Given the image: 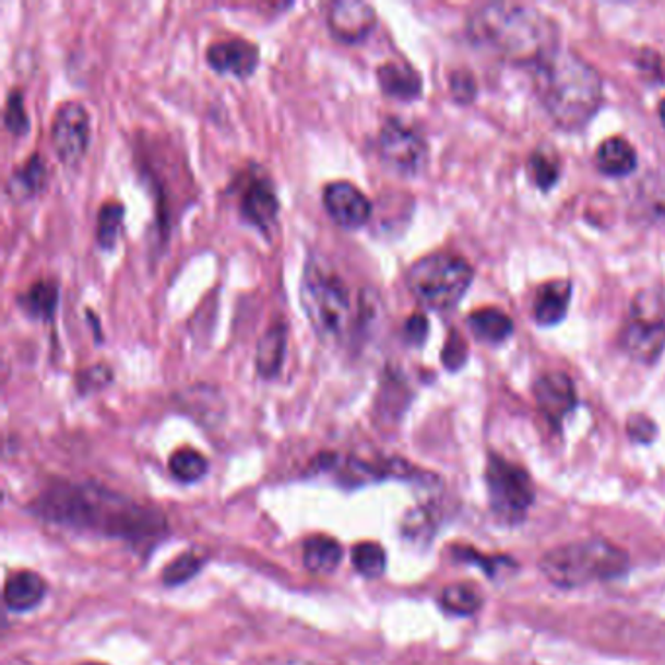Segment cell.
<instances>
[{
  "label": "cell",
  "instance_id": "6da1fadb",
  "mask_svg": "<svg viewBox=\"0 0 665 665\" xmlns=\"http://www.w3.org/2000/svg\"><path fill=\"white\" fill-rule=\"evenodd\" d=\"M36 510L63 525L92 529L129 541L156 538L166 523L158 511L98 484H59L37 500Z\"/></svg>",
  "mask_w": 665,
  "mask_h": 665
},
{
  "label": "cell",
  "instance_id": "7a4b0ae2",
  "mask_svg": "<svg viewBox=\"0 0 665 665\" xmlns=\"http://www.w3.org/2000/svg\"><path fill=\"white\" fill-rule=\"evenodd\" d=\"M471 36L511 63L537 64L558 49L553 20L535 7L518 2L480 7L471 16Z\"/></svg>",
  "mask_w": 665,
  "mask_h": 665
},
{
  "label": "cell",
  "instance_id": "3957f363",
  "mask_svg": "<svg viewBox=\"0 0 665 665\" xmlns=\"http://www.w3.org/2000/svg\"><path fill=\"white\" fill-rule=\"evenodd\" d=\"M535 88L548 116L565 129L585 126L603 102L599 73L585 59L560 47L535 64Z\"/></svg>",
  "mask_w": 665,
  "mask_h": 665
},
{
  "label": "cell",
  "instance_id": "277c9868",
  "mask_svg": "<svg viewBox=\"0 0 665 665\" xmlns=\"http://www.w3.org/2000/svg\"><path fill=\"white\" fill-rule=\"evenodd\" d=\"M538 568L556 587L572 590L625 574L629 570V555L609 541L587 538L550 548L541 558Z\"/></svg>",
  "mask_w": 665,
  "mask_h": 665
},
{
  "label": "cell",
  "instance_id": "5b68a950",
  "mask_svg": "<svg viewBox=\"0 0 665 665\" xmlns=\"http://www.w3.org/2000/svg\"><path fill=\"white\" fill-rule=\"evenodd\" d=\"M299 301L310 329L324 342L337 340L352 322V295L346 283L317 262H307L302 270Z\"/></svg>",
  "mask_w": 665,
  "mask_h": 665
},
{
  "label": "cell",
  "instance_id": "8992f818",
  "mask_svg": "<svg viewBox=\"0 0 665 665\" xmlns=\"http://www.w3.org/2000/svg\"><path fill=\"white\" fill-rule=\"evenodd\" d=\"M474 272L461 256L436 252L424 256L411 265L406 274L408 292L416 301L434 310L455 307L465 297Z\"/></svg>",
  "mask_w": 665,
  "mask_h": 665
},
{
  "label": "cell",
  "instance_id": "52a82bcc",
  "mask_svg": "<svg viewBox=\"0 0 665 665\" xmlns=\"http://www.w3.org/2000/svg\"><path fill=\"white\" fill-rule=\"evenodd\" d=\"M620 346L637 361H656L665 347V295L657 289L637 293L620 330Z\"/></svg>",
  "mask_w": 665,
  "mask_h": 665
},
{
  "label": "cell",
  "instance_id": "ba28073f",
  "mask_svg": "<svg viewBox=\"0 0 665 665\" xmlns=\"http://www.w3.org/2000/svg\"><path fill=\"white\" fill-rule=\"evenodd\" d=\"M486 486L494 513L501 520L520 521L535 500L529 474L498 455L488 459Z\"/></svg>",
  "mask_w": 665,
  "mask_h": 665
},
{
  "label": "cell",
  "instance_id": "9c48e42d",
  "mask_svg": "<svg viewBox=\"0 0 665 665\" xmlns=\"http://www.w3.org/2000/svg\"><path fill=\"white\" fill-rule=\"evenodd\" d=\"M377 153L387 168L402 176L419 174L428 165V143L416 129L387 119L377 138Z\"/></svg>",
  "mask_w": 665,
  "mask_h": 665
},
{
  "label": "cell",
  "instance_id": "30bf717a",
  "mask_svg": "<svg viewBox=\"0 0 665 665\" xmlns=\"http://www.w3.org/2000/svg\"><path fill=\"white\" fill-rule=\"evenodd\" d=\"M51 145L63 165L76 166L83 161L91 145V116L81 102L59 106L51 126Z\"/></svg>",
  "mask_w": 665,
  "mask_h": 665
},
{
  "label": "cell",
  "instance_id": "8fae6325",
  "mask_svg": "<svg viewBox=\"0 0 665 665\" xmlns=\"http://www.w3.org/2000/svg\"><path fill=\"white\" fill-rule=\"evenodd\" d=\"M322 203L330 219L334 221L337 227L346 230L364 227L373 213L369 198L357 188L356 183L346 180L326 183L322 192Z\"/></svg>",
  "mask_w": 665,
  "mask_h": 665
},
{
  "label": "cell",
  "instance_id": "7c38bea8",
  "mask_svg": "<svg viewBox=\"0 0 665 665\" xmlns=\"http://www.w3.org/2000/svg\"><path fill=\"white\" fill-rule=\"evenodd\" d=\"M240 215L247 221L250 227L260 230L262 235H272L275 225H277V215H280V200L275 193L274 186L270 183L268 178L252 176L247 188L240 193Z\"/></svg>",
  "mask_w": 665,
  "mask_h": 665
},
{
  "label": "cell",
  "instance_id": "4fadbf2b",
  "mask_svg": "<svg viewBox=\"0 0 665 665\" xmlns=\"http://www.w3.org/2000/svg\"><path fill=\"white\" fill-rule=\"evenodd\" d=\"M326 24L337 41L359 44L377 26V12L367 2L340 0L330 7Z\"/></svg>",
  "mask_w": 665,
  "mask_h": 665
},
{
  "label": "cell",
  "instance_id": "5bb4252c",
  "mask_svg": "<svg viewBox=\"0 0 665 665\" xmlns=\"http://www.w3.org/2000/svg\"><path fill=\"white\" fill-rule=\"evenodd\" d=\"M205 61L215 73L228 74L235 79H248L258 69L260 49L242 37H230L211 44L205 51Z\"/></svg>",
  "mask_w": 665,
  "mask_h": 665
},
{
  "label": "cell",
  "instance_id": "9a60e30c",
  "mask_svg": "<svg viewBox=\"0 0 665 665\" xmlns=\"http://www.w3.org/2000/svg\"><path fill=\"white\" fill-rule=\"evenodd\" d=\"M535 399L543 414L558 424L574 411V384L565 373L543 375L535 384Z\"/></svg>",
  "mask_w": 665,
  "mask_h": 665
},
{
  "label": "cell",
  "instance_id": "2e32d148",
  "mask_svg": "<svg viewBox=\"0 0 665 665\" xmlns=\"http://www.w3.org/2000/svg\"><path fill=\"white\" fill-rule=\"evenodd\" d=\"M49 182V170L41 156L32 155L26 163L16 166L4 183V195L12 203H26L44 192Z\"/></svg>",
  "mask_w": 665,
  "mask_h": 665
},
{
  "label": "cell",
  "instance_id": "e0dca14e",
  "mask_svg": "<svg viewBox=\"0 0 665 665\" xmlns=\"http://www.w3.org/2000/svg\"><path fill=\"white\" fill-rule=\"evenodd\" d=\"M285 352H287V324L275 322L265 330L256 349V371L260 375V379L274 381L280 377Z\"/></svg>",
  "mask_w": 665,
  "mask_h": 665
},
{
  "label": "cell",
  "instance_id": "ac0fdd59",
  "mask_svg": "<svg viewBox=\"0 0 665 665\" xmlns=\"http://www.w3.org/2000/svg\"><path fill=\"white\" fill-rule=\"evenodd\" d=\"M377 81L381 91L396 100H414L421 92V79L408 63L387 61L377 69Z\"/></svg>",
  "mask_w": 665,
  "mask_h": 665
},
{
  "label": "cell",
  "instance_id": "d6986e66",
  "mask_svg": "<svg viewBox=\"0 0 665 665\" xmlns=\"http://www.w3.org/2000/svg\"><path fill=\"white\" fill-rule=\"evenodd\" d=\"M47 585L41 575L36 572H16L10 575L4 585V602L9 605V609L24 610L34 609L46 595Z\"/></svg>",
  "mask_w": 665,
  "mask_h": 665
},
{
  "label": "cell",
  "instance_id": "ffe728a7",
  "mask_svg": "<svg viewBox=\"0 0 665 665\" xmlns=\"http://www.w3.org/2000/svg\"><path fill=\"white\" fill-rule=\"evenodd\" d=\"M572 285L568 282L545 283L537 292L533 312L535 320L543 326H553L565 319L570 305Z\"/></svg>",
  "mask_w": 665,
  "mask_h": 665
},
{
  "label": "cell",
  "instance_id": "44dd1931",
  "mask_svg": "<svg viewBox=\"0 0 665 665\" xmlns=\"http://www.w3.org/2000/svg\"><path fill=\"white\" fill-rule=\"evenodd\" d=\"M16 302L29 319L44 320V322L51 320L59 305V285L46 280L34 283L26 292L20 293Z\"/></svg>",
  "mask_w": 665,
  "mask_h": 665
},
{
  "label": "cell",
  "instance_id": "7402d4cb",
  "mask_svg": "<svg viewBox=\"0 0 665 665\" xmlns=\"http://www.w3.org/2000/svg\"><path fill=\"white\" fill-rule=\"evenodd\" d=\"M597 166L609 176H627L637 168V151L622 138H610L597 149Z\"/></svg>",
  "mask_w": 665,
  "mask_h": 665
},
{
  "label": "cell",
  "instance_id": "603a6c76",
  "mask_svg": "<svg viewBox=\"0 0 665 665\" xmlns=\"http://www.w3.org/2000/svg\"><path fill=\"white\" fill-rule=\"evenodd\" d=\"M342 560V547L336 538L317 537L307 538L302 547V562L314 574H329L334 572Z\"/></svg>",
  "mask_w": 665,
  "mask_h": 665
},
{
  "label": "cell",
  "instance_id": "cb8c5ba5",
  "mask_svg": "<svg viewBox=\"0 0 665 665\" xmlns=\"http://www.w3.org/2000/svg\"><path fill=\"white\" fill-rule=\"evenodd\" d=\"M468 329L483 342L500 344L513 332V322L503 310L480 309L468 317Z\"/></svg>",
  "mask_w": 665,
  "mask_h": 665
},
{
  "label": "cell",
  "instance_id": "d4e9b609",
  "mask_svg": "<svg viewBox=\"0 0 665 665\" xmlns=\"http://www.w3.org/2000/svg\"><path fill=\"white\" fill-rule=\"evenodd\" d=\"M126 207L118 201H108L98 211V223H96V240L104 250H114L118 242L119 233L123 228Z\"/></svg>",
  "mask_w": 665,
  "mask_h": 665
},
{
  "label": "cell",
  "instance_id": "484cf974",
  "mask_svg": "<svg viewBox=\"0 0 665 665\" xmlns=\"http://www.w3.org/2000/svg\"><path fill=\"white\" fill-rule=\"evenodd\" d=\"M441 605L453 615H473L480 609L483 597L468 583H453L441 592Z\"/></svg>",
  "mask_w": 665,
  "mask_h": 665
},
{
  "label": "cell",
  "instance_id": "4316f807",
  "mask_svg": "<svg viewBox=\"0 0 665 665\" xmlns=\"http://www.w3.org/2000/svg\"><path fill=\"white\" fill-rule=\"evenodd\" d=\"M207 468H210L207 459L201 455L200 451L190 449V447L178 449L170 456V473L180 483H195V480H200L201 476L207 473Z\"/></svg>",
  "mask_w": 665,
  "mask_h": 665
},
{
  "label": "cell",
  "instance_id": "83f0119b",
  "mask_svg": "<svg viewBox=\"0 0 665 665\" xmlns=\"http://www.w3.org/2000/svg\"><path fill=\"white\" fill-rule=\"evenodd\" d=\"M352 562L356 566L359 574L365 575V578H377L384 572L387 555H384L381 545H377L373 541H365L352 550Z\"/></svg>",
  "mask_w": 665,
  "mask_h": 665
},
{
  "label": "cell",
  "instance_id": "f1b7e54d",
  "mask_svg": "<svg viewBox=\"0 0 665 665\" xmlns=\"http://www.w3.org/2000/svg\"><path fill=\"white\" fill-rule=\"evenodd\" d=\"M203 562H205V556L201 553H193V550L182 553L170 565L166 566L165 572H163V582L166 585H180V583L188 582L200 572Z\"/></svg>",
  "mask_w": 665,
  "mask_h": 665
},
{
  "label": "cell",
  "instance_id": "f546056e",
  "mask_svg": "<svg viewBox=\"0 0 665 665\" xmlns=\"http://www.w3.org/2000/svg\"><path fill=\"white\" fill-rule=\"evenodd\" d=\"M4 126L16 138L26 135L29 131V116L24 106V96L20 91H12L9 94L7 110H4Z\"/></svg>",
  "mask_w": 665,
  "mask_h": 665
},
{
  "label": "cell",
  "instance_id": "4dcf8cb0",
  "mask_svg": "<svg viewBox=\"0 0 665 665\" xmlns=\"http://www.w3.org/2000/svg\"><path fill=\"white\" fill-rule=\"evenodd\" d=\"M111 379H114V373H111L108 365H92L88 369H83V371L76 373V389L81 394L100 391V389L111 383Z\"/></svg>",
  "mask_w": 665,
  "mask_h": 665
},
{
  "label": "cell",
  "instance_id": "1f68e13d",
  "mask_svg": "<svg viewBox=\"0 0 665 665\" xmlns=\"http://www.w3.org/2000/svg\"><path fill=\"white\" fill-rule=\"evenodd\" d=\"M529 170H531V178L543 190H548L558 180V165H556L555 158L550 155L535 153V155L531 156Z\"/></svg>",
  "mask_w": 665,
  "mask_h": 665
},
{
  "label": "cell",
  "instance_id": "d6a6232c",
  "mask_svg": "<svg viewBox=\"0 0 665 665\" xmlns=\"http://www.w3.org/2000/svg\"><path fill=\"white\" fill-rule=\"evenodd\" d=\"M465 340L459 336L456 332H451V336L447 340L446 349H443V364H446L449 369L455 371L461 365L465 364Z\"/></svg>",
  "mask_w": 665,
  "mask_h": 665
},
{
  "label": "cell",
  "instance_id": "836d02e7",
  "mask_svg": "<svg viewBox=\"0 0 665 665\" xmlns=\"http://www.w3.org/2000/svg\"><path fill=\"white\" fill-rule=\"evenodd\" d=\"M429 324L428 319L424 314H414L411 319L406 320L404 324V340L411 344V346H421L428 337Z\"/></svg>",
  "mask_w": 665,
  "mask_h": 665
},
{
  "label": "cell",
  "instance_id": "e575fe53",
  "mask_svg": "<svg viewBox=\"0 0 665 665\" xmlns=\"http://www.w3.org/2000/svg\"><path fill=\"white\" fill-rule=\"evenodd\" d=\"M629 434L637 441L648 443L656 436V426L652 424V419L644 418V416H632L629 421Z\"/></svg>",
  "mask_w": 665,
  "mask_h": 665
},
{
  "label": "cell",
  "instance_id": "d590c367",
  "mask_svg": "<svg viewBox=\"0 0 665 665\" xmlns=\"http://www.w3.org/2000/svg\"><path fill=\"white\" fill-rule=\"evenodd\" d=\"M466 86H468V88H474L473 79H471V76H465V74H453V79H451V91L455 94L456 100L466 102L473 98L474 92L466 91Z\"/></svg>",
  "mask_w": 665,
  "mask_h": 665
},
{
  "label": "cell",
  "instance_id": "8d00e7d4",
  "mask_svg": "<svg viewBox=\"0 0 665 665\" xmlns=\"http://www.w3.org/2000/svg\"><path fill=\"white\" fill-rule=\"evenodd\" d=\"M660 119H662V123L665 126V100L660 104Z\"/></svg>",
  "mask_w": 665,
  "mask_h": 665
},
{
  "label": "cell",
  "instance_id": "74e56055",
  "mask_svg": "<svg viewBox=\"0 0 665 665\" xmlns=\"http://www.w3.org/2000/svg\"><path fill=\"white\" fill-rule=\"evenodd\" d=\"M83 665H104V664H83Z\"/></svg>",
  "mask_w": 665,
  "mask_h": 665
}]
</instances>
